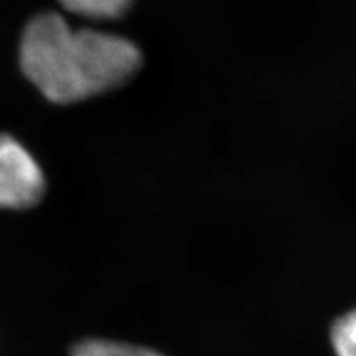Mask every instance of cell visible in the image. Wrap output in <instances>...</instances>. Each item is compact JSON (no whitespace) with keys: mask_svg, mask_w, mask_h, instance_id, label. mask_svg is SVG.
<instances>
[{"mask_svg":"<svg viewBox=\"0 0 356 356\" xmlns=\"http://www.w3.org/2000/svg\"><path fill=\"white\" fill-rule=\"evenodd\" d=\"M20 68L48 101L71 104L124 86L142 68L136 43L119 35L73 29L44 12L25 25Z\"/></svg>","mask_w":356,"mask_h":356,"instance_id":"1","label":"cell"},{"mask_svg":"<svg viewBox=\"0 0 356 356\" xmlns=\"http://www.w3.org/2000/svg\"><path fill=\"white\" fill-rule=\"evenodd\" d=\"M47 181L42 167L19 140L0 136V208L25 210L42 202Z\"/></svg>","mask_w":356,"mask_h":356,"instance_id":"2","label":"cell"},{"mask_svg":"<svg viewBox=\"0 0 356 356\" xmlns=\"http://www.w3.org/2000/svg\"><path fill=\"white\" fill-rule=\"evenodd\" d=\"M71 356H163L159 351H154L145 346L122 343V341L99 340V338H89V340L78 341L71 350Z\"/></svg>","mask_w":356,"mask_h":356,"instance_id":"3","label":"cell"},{"mask_svg":"<svg viewBox=\"0 0 356 356\" xmlns=\"http://www.w3.org/2000/svg\"><path fill=\"white\" fill-rule=\"evenodd\" d=\"M65 10L88 19H119L126 13L134 0H60Z\"/></svg>","mask_w":356,"mask_h":356,"instance_id":"4","label":"cell"},{"mask_svg":"<svg viewBox=\"0 0 356 356\" xmlns=\"http://www.w3.org/2000/svg\"><path fill=\"white\" fill-rule=\"evenodd\" d=\"M330 338L337 356H356V309L335 320Z\"/></svg>","mask_w":356,"mask_h":356,"instance_id":"5","label":"cell"}]
</instances>
